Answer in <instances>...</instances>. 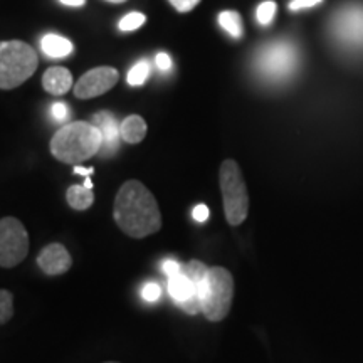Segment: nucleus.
Here are the masks:
<instances>
[{
	"instance_id": "f257e3e1",
	"label": "nucleus",
	"mask_w": 363,
	"mask_h": 363,
	"mask_svg": "<svg viewBox=\"0 0 363 363\" xmlns=\"http://www.w3.org/2000/svg\"><path fill=\"white\" fill-rule=\"evenodd\" d=\"M113 217L121 233L133 239L148 238L162 229V214L155 197L138 180L125 182L118 190Z\"/></svg>"
},
{
	"instance_id": "f03ea898",
	"label": "nucleus",
	"mask_w": 363,
	"mask_h": 363,
	"mask_svg": "<svg viewBox=\"0 0 363 363\" xmlns=\"http://www.w3.org/2000/svg\"><path fill=\"white\" fill-rule=\"evenodd\" d=\"M101 150V135L93 123L72 121L62 126L51 140V153L62 163L79 165L98 155Z\"/></svg>"
},
{
	"instance_id": "7ed1b4c3",
	"label": "nucleus",
	"mask_w": 363,
	"mask_h": 363,
	"mask_svg": "<svg viewBox=\"0 0 363 363\" xmlns=\"http://www.w3.org/2000/svg\"><path fill=\"white\" fill-rule=\"evenodd\" d=\"M38 69V52L22 40H0V89L26 83Z\"/></svg>"
},
{
	"instance_id": "20e7f679",
	"label": "nucleus",
	"mask_w": 363,
	"mask_h": 363,
	"mask_svg": "<svg viewBox=\"0 0 363 363\" xmlns=\"http://www.w3.org/2000/svg\"><path fill=\"white\" fill-rule=\"evenodd\" d=\"M208 267L202 261L192 259L182 264L179 274L169 278V293L182 311L187 315L202 313V291Z\"/></svg>"
},
{
	"instance_id": "39448f33",
	"label": "nucleus",
	"mask_w": 363,
	"mask_h": 363,
	"mask_svg": "<svg viewBox=\"0 0 363 363\" xmlns=\"http://www.w3.org/2000/svg\"><path fill=\"white\" fill-rule=\"evenodd\" d=\"M219 184L224 199L225 220L230 225H240L247 219L249 195L242 172L234 160H224L219 170Z\"/></svg>"
},
{
	"instance_id": "423d86ee",
	"label": "nucleus",
	"mask_w": 363,
	"mask_h": 363,
	"mask_svg": "<svg viewBox=\"0 0 363 363\" xmlns=\"http://www.w3.org/2000/svg\"><path fill=\"white\" fill-rule=\"evenodd\" d=\"M234 298V278L225 267H208L202 291V315L208 321H222L229 315Z\"/></svg>"
},
{
	"instance_id": "0eeeda50",
	"label": "nucleus",
	"mask_w": 363,
	"mask_h": 363,
	"mask_svg": "<svg viewBox=\"0 0 363 363\" xmlns=\"http://www.w3.org/2000/svg\"><path fill=\"white\" fill-rule=\"evenodd\" d=\"M298 67V51L291 43H272L261 49L256 59V69L271 83L289 79Z\"/></svg>"
},
{
	"instance_id": "6e6552de",
	"label": "nucleus",
	"mask_w": 363,
	"mask_h": 363,
	"mask_svg": "<svg viewBox=\"0 0 363 363\" xmlns=\"http://www.w3.org/2000/svg\"><path fill=\"white\" fill-rule=\"evenodd\" d=\"M29 254V234L16 217L0 219V267L19 266Z\"/></svg>"
},
{
	"instance_id": "1a4fd4ad",
	"label": "nucleus",
	"mask_w": 363,
	"mask_h": 363,
	"mask_svg": "<svg viewBox=\"0 0 363 363\" xmlns=\"http://www.w3.org/2000/svg\"><path fill=\"white\" fill-rule=\"evenodd\" d=\"M118 71L115 67L101 66L96 69H91L81 76L78 83L74 86V94L79 99H91L101 96L103 93L110 91L118 83Z\"/></svg>"
},
{
	"instance_id": "9d476101",
	"label": "nucleus",
	"mask_w": 363,
	"mask_h": 363,
	"mask_svg": "<svg viewBox=\"0 0 363 363\" xmlns=\"http://www.w3.org/2000/svg\"><path fill=\"white\" fill-rule=\"evenodd\" d=\"M335 34L347 45L363 48V7L350 6L335 17Z\"/></svg>"
},
{
	"instance_id": "9b49d317",
	"label": "nucleus",
	"mask_w": 363,
	"mask_h": 363,
	"mask_svg": "<svg viewBox=\"0 0 363 363\" xmlns=\"http://www.w3.org/2000/svg\"><path fill=\"white\" fill-rule=\"evenodd\" d=\"M93 125L99 130L101 135V150L99 155L110 158L115 155L120 148V123L115 118V115L110 111H99L93 116Z\"/></svg>"
},
{
	"instance_id": "f8f14e48",
	"label": "nucleus",
	"mask_w": 363,
	"mask_h": 363,
	"mask_svg": "<svg viewBox=\"0 0 363 363\" xmlns=\"http://www.w3.org/2000/svg\"><path fill=\"white\" fill-rule=\"evenodd\" d=\"M38 266L48 276L66 274L72 266V257L62 244H48L38 256Z\"/></svg>"
},
{
	"instance_id": "ddd939ff",
	"label": "nucleus",
	"mask_w": 363,
	"mask_h": 363,
	"mask_svg": "<svg viewBox=\"0 0 363 363\" xmlns=\"http://www.w3.org/2000/svg\"><path fill=\"white\" fill-rule=\"evenodd\" d=\"M43 86L51 94H66L72 88V76L66 67H51L44 72Z\"/></svg>"
},
{
	"instance_id": "4468645a",
	"label": "nucleus",
	"mask_w": 363,
	"mask_h": 363,
	"mask_svg": "<svg viewBox=\"0 0 363 363\" xmlns=\"http://www.w3.org/2000/svg\"><path fill=\"white\" fill-rule=\"evenodd\" d=\"M120 135L121 140L126 143H140L147 136V123H145L142 116L131 115L121 121Z\"/></svg>"
},
{
	"instance_id": "2eb2a0df",
	"label": "nucleus",
	"mask_w": 363,
	"mask_h": 363,
	"mask_svg": "<svg viewBox=\"0 0 363 363\" xmlns=\"http://www.w3.org/2000/svg\"><path fill=\"white\" fill-rule=\"evenodd\" d=\"M40 49L48 57L61 59L69 56L72 52V43L69 39L57 34H48L40 40Z\"/></svg>"
},
{
	"instance_id": "dca6fc26",
	"label": "nucleus",
	"mask_w": 363,
	"mask_h": 363,
	"mask_svg": "<svg viewBox=\"0 0 363 363\" xmlns=\"http://www.w3.org/2000/svg\"><path fill=\"white\" fill-rule=\"evenodd\" d=\"M66 199L74 211H86L93 206L94 194L93 189H86L84 185H71L66 192Z\"/></svg>"
},
{
	"instance_id": "f3484780",
	"label": "nucleus",
	"mask_w": 363,
	"mask_h": 363,
	"mask_svg": "<svg viewBox=\"0 0 363 363\" xmlns=\"http://www.w3.org/2000/svg\"><path fill=\"white\" fill-rule=\"evenodd\" d=\"M219 26L225 30L230 38L240 39L244 34V26H242V17L239 16V12L235 11H224L219 13Z\"/></svg>"
},
{
	"instance_id": "a211bd4d",
	"label": "nucleus",
	"mask_w": 363,
	"mask_h": 363,
	"mask_svg": "<svg viewBox=\"0 0 363 363\" xmlns=\"http://www.w3.org/2000/svg\"><path fill=\"white\" fill-rule=\"evenodd\" d=\"M150 76V62L147 59H142L128 71V76H126V81H128L130 86H142L147 83Z\"/></svg>"
},
{
	"instance_id": "6ab92c4d",
	"label": "nucleus",
	"mask_w": 363,
	"mask_h": 363,
	"mask_svg": "<svg viewBox=\"0 0 363 363\" xmlns=\"http://www.w3.org/2000/svg\"><path fill=\"white\" fill-rule=\"evenodd\" d=\"M13 316V296L7 289H0V325L11 321Z\"/></svg>"
},
{
	"instance_id": "aec40b11",
	"label": "nucleus",
	"mask_w": 363,
	"mask_h": 363,
	"mask_svg": "<svg viewBox=\"0 0 363 363\" xmlns=\"http://www.w3.org/2000/svg\"><path fill=\"white\" fill-rule=\"evenodd\" d=\"M145 21H147V17H145L142 12H130L120 21L118 27H120V30H123V33H131V30L140 29V27L145 24Z\"/></svg>"
},
{
	"instance_id": "412c9836",
	"label": "nucleus",
	"mask_w": 363,
	"mask_h": 363,
	"mask_svg": "<svg viewBox=\"0 0 363 363\" xmlns=\"http://www.w3.org/2000/svg\"><path fill=\"white\" fill-rule=\"evenodd\" d=\"M274 16H276V2H272V0H266V2H262L256 11V19L261 26H269L272 19H274Z\"/></svg>"
},
{
	"instance_id": "4be33fe9",
	"label": "nucleus",
	"mask_w": 363,
	"mask_h": 363,
	"mask_svg": "<svg viewBox=\"0 0 363 363\" xmlns=\"http://www.w3.org/2000/svg\"><path fill=\"white\" fill-rule=\"evenodd\" d=\"M142 296H143L145 301H148V303L158 301V299H160V296H162L160 284L147 283V284L143 286V289H142Z\"/></svg>"
},
{
	"instance_id": "5701e85b",
	"label": "nucleus",
	"mask_w": 363,
	"mask_h": 363,
	"mask_svg": "<svg viewBox=\"0 0 363 363\" xmlns=\"http://www.w3.org/2000/svg\"><path fill=\"white\" fill-rule=\"evenodd\" d=\"M162 271L165 272L167 278H172V276L179 274V272L182 271V264L175 259H165L162 262Z\"/></svg>"
},
{
	"instance_id": "b1692460",
	"label": "nucleus",
	"mask_w": 363,
	"mask_h": 363,
	"mask_svg": "<svg viewBox=\"0 0 363 363\" xmlns=\"http://www.w3.org/2000/svg\"><path fill=\"white\" fill-rule=\"evenodd\" d=\"M51 115L56 118V121H65L69 116V108L65 103H54L51 108Z\"/></svg>"
},
{
	"instance_id": "393cba45",
	"label": "nucleus",
	"mask_w": 363,
	"mask_h": 363,
	"mask_svg": "<svg viewBox=\"0 0 363 363\" xmlns=\"http://www.w3.org/2000/svg\"><path fill=\"white\" fill-rule=\"evenodd\" d=\"M169 2L177 9V11L185 13V12L192 11L195 6H199V2H201V0H169Z\"/></svg>"
},
{
	"instance_id": "a878e982",
	"label": "nucleus",
	"mask_w": 363,
	"mask_h": 363,
	"mask_svg": "<svg viewBox=\"0 0 363 363\" xmlns=\"http://www.w3.org/2000/svg\"><path fill=\"white\" fill-rule=\"evenodd\" d=\"M321 2H323V0H291V2H289V11H293V12L303 11V9L315 7Z\"/></svg>"
},
{
	"instance_id": "bb28decb",
	"label": "nucleus",
	"mask_w": 363,
	"mask_h": 363,
	"mask_svg": "<svg viewBox=\"0 0 363 363\" xmlns=\"http://www.w3.org/2000/svg\"><path fill=\"white\" fill-rule=\"evenodd\" d=\"M155 65L162 72H167L172 69V57L167 52H158L155 57Z\"/></svg>"
},
{
	"instance_id": "cd10ccee",
	"label": "nucleus",
	"mask_w": 363,
	"mask_h": 363,
	"mask_svg": "<svg viewBox=\"0 0 363 363\" xmlns=\"http://www.w3.org/2000/svg\"><path fill=\"white\" fill-rule=\"evenodd\" d=\"M192 217L197 222H206L208 219V207L203 206V203H199V206L194 207Z\"/></svg>"
},
{
	"instance_id": "c85d7f7f",
	"label": "nucleus",
	"mask_w": 363,
	"mask_h": 363,
	"mask_svg": "<svg viewBox=\"0 0 363 363\" xmlns=\"http://www.w3.org/2000/svg\"><path fill=\"white\" fill-rule=\"evenodd\" d=\"M74 174L76 175H83V177H89L94 174V169L93 167H89V169H84V167L81 165H74Z\"/></svg>"
},
{
	"instance_id": "c756f323",
	"label": "nucleus",
	"mask_w": 363,
	"mask_h": 363,
	"mask_svg": "<svg viewBox=\"0 0 363 363\" xmlns=\"http://www.w3.org/2000/svg\"><path fill=\"white\" fill-rule=\"evenodd\" d=\"M59 2L65 4V6H67V7H81V6H84L86 0H59Z\"/></svg>"
},
{
	"instance_id": "7c9ffc66",
	"label": "nucleus",
	"mask_w": 363,
	"mask_h": 363,
	"mask_svg": "<svg viewBox=\"0 0 363 363\" xmlns=\"http://www.w3.org/2000/svg\"><path fill=\"white\" fill-rule=\"evenodd\" d=\"M84 187L86 189H93V182H91L89 177H84Z\"/></svg>"
},
{
	"instance_id": "2f4dec72",
	"label": "nucleus",
	"mask_w": 363,
	"mask_h": 363,
	"mask_svg": "<svg viewBox=\"0 0 363 363\" xmlns=\"http://www.w3.org/2000/svg\"><path fill=\"white\" fill-rule=\"evenodd\" d=\"M108 2H113V4H123L126 0H108Z\"/></svg>"
},
{
	"instance_id": "473e14b6",
	"label": "nucleus",
	"mask_w": 363,
	"mask_h": 363,
	"mask_svg": "<svg viewBox=\"0 0 363 363\" xmlns=\"http://www.w3.org/2000/svg\"><path fill=\"white\" fill-rule=\"evenodd\" d=\"M106 363H116V362H106Z\"/></svg>"
}]
</instances>
